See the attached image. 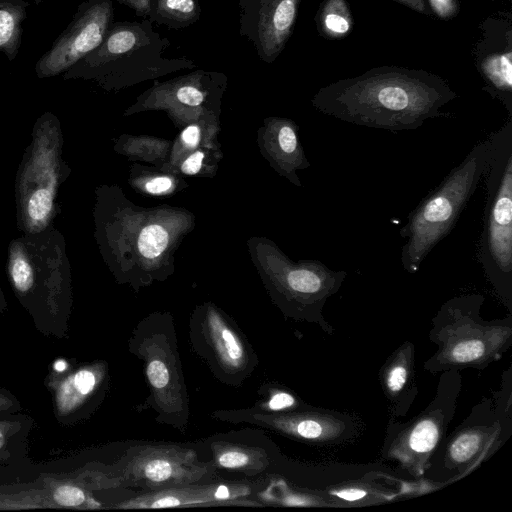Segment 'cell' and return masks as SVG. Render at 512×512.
Returning <instances> with one entry per match:
<instances>
[{
	"label": "cell",
	"mask_w": 512,
	"mask_h": 512,
	"mask_svg": "<svg viewBox=\"0 0 512 512\" xmlns=\"http://www.w3.org/2000/svg\"><path fill=\"white\" fill-rule=\"evenodd\" d=\"M456 97L434 73L381 66L322 87L312 104L341 121L399 132L415 130L428 119L450 117L441 108Z\"/></svg>",
	"instance_id": "1"
},
{
	"label": "cell",
	"mask_w": 512,
	"mask_h": 512,
	"mask_svg": "<svg viewBox=\"0 0 512 512\" xmlns=\"http://www.w3.org/2000/svg\"><path fill=\"white\" fill-rule=\"evenodd\" d=\"M22 410L18 398L5 388H0V416L16 414Z\"/></svg>",
	"instance_id": "29"
},
{
	"label": "cell",
	"mask_w": 512,
	"mask_h": 512,
	"mask_svg": "<svg viewBox=\"0 0 512 512\" xmlns=\"http://www.w3.org/2000/svg\"><path fill=\"white\" fill-rule=\"evenodd\" d=\"M211 451L215 468L250 476L264 472L270 464L268 453L261 447L220 440L211 443Z\"/></svg>",
	"instance_id": "16"
},
{
	"label": "cell",
	"mask_w": 512,
	"mask_h": 512,
	"mask_svg": "<svg viewBox=\"0 0 512 512\" xmlns=\"http://www.w3.org/2000/svg\"><path fill=\"white\" fill-rule=\"evenodd\" d=\"M336 495L345 500L354 501L360 499L361 497H364L366 495V492L361 489L352 488L339 491L336 493Z\"/></svg>",
	"instance_id": "35"
},
{
	"label": "cell",
	"mask_w": 512,
	"mask_h": 512,
	"mask_svg": "<svg viewBox=\"0 0 512 512\" xmlns=\"http://www.w3.org/2000/svg\"><path fill=\"white\" fill-rule=\"evenodd\" d=\"M494 133L484 175L486 200L478 259L499 298L512 306V117Z\"/></svg>",
	"instance_id": "5"
},
{
	"label": "cell",
	"mask_w": 512,
	"mask_h": 512,
	"mask_svg": "<svg viewBox=\"0 0 512 512\" xmlns=\"http://www.w3.org/2000/svg\"><path fill=\"white\" fill-rule=\"evenodd\" d=\"M251 483H191L150 490L113 505L115 509H158L193 506H262L248 499L254 492Z\"/></svg>",
	"instance_id": "14"
},
{
	"label": "cell",
	"mask_w": 512,
	"mask_h": 512,
	"mask_svg": "<svg viewBox=\"0 0 512 512\" xmlns=\"http://www.w3.org/2000/svg\"><path fill=\"white\" fill-rule=\"evenodd\" d=\"M189 341L213 376L229 386H241L259 363L257 354L237 325L213 307L193 315Z\"/></svg>",
	"instance_id": "10"
},
{
	"label": "cell",
	"mask_w": 512,
	"mask_h": 512,
	"mask_svg": "<svg viewBox=\"0 0 512 512\" xmlns=\"http://www.w3.org/2000/svg\"><path fill=\"white\" fill-rule=\"evenodd\" d=\"M263 400L255 404L252 408L270 413L288 412L296 410L298 400L295 396L283 389L267 388L262 391Z\"/></svg>",
	"instance_id": "24"
},
{
	"label": "cell",
	"mask_w": 512,
	"mask_h": 512,
	"mask_svg": "<svg viewBox=\"0 0 512 512\" xmlns=\"http://www.w3.org/2000/svg\"><path fill=\"white\" fill-rule=\"evenodd\" d=\"M198 0H151L148 20L153 24L179 30L188 27L200 18Z\"/></svg>",
	"instance_id": "20"
},
{
	"label": "cell",
	"mask_w": 512,
	"mask_h": 512,
	"mask_svg": "<svg viewBox=\"0 0 512 512\" xmlns=\"http://www.w3.org/2000/svg\"><path fill=\"white\" fill-rule=\"evenodd\" d=\"M203 157L204 155L202 152H196L192 154L183 163L182 171L190 175L196 174L201 168Z\"/></svg>",
	"instance_id": "31"
},
{
	"label": "cell",
	"mask_w": 512,
	"mask_h": 512,
	"mask_svg": "<svg viewBox=\"0 0 512 512\" xmlns=\"http://www.w3.org/2000/svg\"><path fill=\"white\" fill-rule=\"evenodd\" d=\"M412 359L413 350L405 345L383 367L382 385L390 399H400L411 376Z\"/></svg>",
	"instance_id": "22"
},
{
	"label": "cell",
	"mask_w": 512,
	"mask_h": 512,
	"mask_svg": "<svg viewBox=\"0 0 512 512\" xmlns=\"http://www.w3.org/2000/svg\"><path fill=\"white\" fill-rule=\"evenodd\" d=\"M14 296L44 336L64 338L73 306L64 235L54 226L10 241L5 266Z\"/></svg>",
	"instance_id": "2"
},
{
	"label": "cell",
	"mask_w": 512,
	"mask_h": 512,
	"mask_svg": "<svg viewBox=\"0 0 512 512\" xmlns=\"http://www.w3.org/2000/svg\"><path fill=\"white\" fill-rule=\"evenodd\" d=\"M167 243L166 230L159 225H149L139 235L138 249L144 257L153 259L165 250Z\"/></svg>",
	"instance_id": "25"
},
{
	"label": "cell",
	"mask_w": 512,
	"mask_h": 512,
	"mask_svg": "<svg viewBox=\"0 0 512 512\" xmlns=\"http://www.w3.org/2000/svg\"><path fill=\"white\" fill-rule=\"evenodd\" d=\"M432 12L440 19L450 20L459 13L458 0H428Z\"/></svg>",
	"instance_id": "28"
},
{
	"label": "cell",
	"mask_w": 512,
	"mask_h": 512,
	"mask_svg": "<svg viewBox=\"0 0 512 512\" xmlns=\"http://www.w3.org/2000/svg\"><path fill=\"white\" fill-rule=\"evenodd\" d=\"M318 31L330 39H341L353 28V18L346 0H324L316 15Z\"/></svg>",
	"instance_id": "21"
},
{
	"label": "cell",
	"mask_w": 512,
	"mask_h": 512,
	"mask_svg": "<svg viewBox=\"0 0 512 512\" xmlns=\"http://www.w3.org/2000/svg\"><path fill=\"white\" fill-rule=\"evenodd\" d=\"M132 9L136 16L147 19L151 9V0H117Z\"/></svg>",
	"instance_id": "30"
},
{
	"label": "cell",
	"mask_w": 512,
	"mask_h": 512,
	"mask_svg": "<svg viewBox=\"0 0 512 512\" xmlns=\"http://www.w3.org/2000/svg\"><path fill=\"white\" fill-rule=\"evenodd\" d=\"M53 503L58 507L96 509L102 508L87 489L70 482L60 483L51 491Z\"/></svg>",
	"instance_id": "23"
},
{
	"label": "cell",
	"mask_w": 512,
	"mask_h": 512,
	"mask_svg": "<svg viewBox=\"0 0 512 512\" xmlns=\"http://www.w3.org/2000/svg\"><path fill=\"white\" fill-rule=\"evenodd\" d=\"M278 145L285 155L290 156L292 159L296 158L309 166V163L303 158L296 131L291 124L285 123L281 126L278 132Z\"/></svg>",
	"instance_id": "26"
},
{
	"label": "cell",
	"mask_w": 512,
	"mask_h": 512,
	"mask_svg": "<svg viewBox=\"0 0 512 512\" xmlns=\"http://www.w3.org/2000/svg\"><path fill=\"white\" fill-rule=\"evenodd\" d=\"M480 72L487 87L485 90L500 100L512 117V51L511 46L489 52L480 59Z\"/></svg>",
	"instance_id": "17"
},
{
	"label": "cell",
	"mask_w": 512,
	"mask_h": 512,
	"mask_svg": "<svg viewBox=\"0 0 512 512\" xmlns=\"http://www.w3.org/2000/svg\"><path fill=\"white\" fill-rule=\"evenodd\" d=\"M479 294L462 295L443 304L434 323L433 335L440 338L438 353L430 369L483 367L496 360L509 346L510 320L486 322L479 311L483 303Z\"/></svg>",
	"instance_id": "8"
},
{
	"label": "cell",
	"mask_w": 512,
	"mask_h": 512,
	"mask_svg": "<svg viewBox=\"0 0 512 512\" xmlns=\"http://www.w3.org/2000/svg\"><path fill=\"white\" fill-rule=\"evenodd\" d=\"M200 132L196 125L188 126L182 133V140L190 147L197 146L199 142Z\"/></svg>",
	"instance_id": "33"
},
{
	"label": "cell",
	"mask_w": 512,
	"mask_h": 512,
	"mask_svg": "<svg viewBox=\"0 0 512 512\" xmlns=\"http://www.w3.org/2000/svg\"><path fill=\"white\" fill-rule=\"evenodd\" d=\"M113 18L111 0H91L37 64L39 77L60 74L95 50L103 41Z\"/></svg>",
	"instance_id": "13"
},
{
	"label": "cell",
	"mask_w": 512,
	"mask_h": 512,
	"mask_svg": "<svg viewBox=\"0 0 512 512\" xmlns=\"http://www.w3.org/2000/svg\"><path fill=\"white\" fill-rule=\"evenodd\" d=\"M301 0H238L239 34L257 56L272 64L283 51L296 22Z\"/></svg>",
	"instance_id": "12"
},
{
	"label": "cell",
	"mask_w": 512,
	"mask_h": 512,
	"mask_svg": "<svg viewBox=\"0 0 512 512\" xmlns=\"http://www.w3.org/2000/svg\"><path fill=\"white\" fill-rule=\"evenodd\" d=\"M404 6L412 9L413 11H416L421 14L429 15L430 12L427 8V4L425 0H395Z\"/></svg>",
	"instance_id": "34"
},
{
	"label": "cell",
	"mask_w": 512,
	"mask_h": 512,
	"mask_svg": "<svg viewBox=\"0 0 512 512\" xmlns=\"http://www.w3.org/2000/svg\"><path fill=\"white\" fill-rule=\"evenodd\" d=\"M450 418L448 408L428 407L393 438L390 445L391 457L398 459L410 471L421 474Z\"/></svg>",
	"instance_id": "15"
},
{
	"label": "cell",
	"mask_w": 512,
	"mask_h": 512,
	"mask_svg": "<svg viewBox=\"0 0 512 512\" xmlns=\"http://www.w3.org/2000/svg\"><path fill=\"white\" fill-rule=\"evenodd\" d=\"M172 185V181L167 177H158L152 179L146 184V189L152 194H159L168 190Z\"/></svg>",
	"instance_id": "32"
},
{
	"label": "cell",
	"mask_w": 512,
	"mask_h": 512,
	"mask_svg": "<svg viewBox=\"0 0 512 512\" xmlns=\"http://www.w3.org/2000/svg\"><path fill=\"white\" fill-rule=\"evenodd\" d=\"M171 43L148 19L110 25L102 43L83 58L85 66L106 82L134 83L196 64L185 57H167Z\"/></svg>",
	"instance_id": "7"
},
{
	"label": "cell",
	"mask_w": 512,
	"mask_h": 512,
	"mask_svg": "<svg viewBox=\"0 0 512 512\" xmlns=\"http://www.w3.org/2000/svg\"><path fill=\"white\" fill-rule=\"evenodd\" d=\"M128 346L142 361L150 392L146 402L156 421L185 433L189 396L172 320L156 315L142 320L132 331Z\"/></svg>",
	"instance_id": "6"
},
{
	"label": "cell",
	"mask_w": 512,
	"mask_h": 512,
	"mask_svg": "<svg viewBox=\"0 0 512 512\" xmlns=\"http://www.w3.org/2000/svg\"><path fill=\"white\" fill-rule=\"evenodd\" d=\"M19 18L9 9H0V48L13 45L17 39Z\"/></svg>",
	"instance_id": "27"
},
{
	"label": "cell",
	"mask_w": 512,
	"mask_h": 512,
	"mask_svg": "<svg viewBox=\"0 0 512 512\" xmlns=\"http://www.w3.org/2000/svg\"><path fill=\"white\" fill-rule=\"evenodd\" d=\"M33 419L28 415L0 416V463L7 464L23 457Z\"/></svg>",
	"instance_id": "19"
},
{
	"label": "cell",
	"mask_w": 512,
	"mask_h": 512,
	"mask_svg": "<svg viewBox=\"0 0 512 512\" xmlns=\"http://www.w3.org/2000/svg\"><path fill=\"white\" fill-rule=\"evenodd\" d=\"M8 308V303H7V300L5 298V295H4V292L2 290V287H1V283H0V313H4Z\"/></svg>",
	"instance_id": "36"
},
{
	"label": "cell",
	"mask_w": 512,
	"mask_h": 512,
	"mask_svg": "<svg viewBox=\"0 0 512 512\" xmlns=\"http://www.w3.org/2000/svg\"><path fill=\"white\" fill-rule=\"evenodd\" d=\"M108 378V366L102 360L64 363V367L55 363L44 385L51 393L56 420L73 425L88 418L102 402Z\"/></svg>",
	"instance_id": "11"
},
{
	"label": "cell",
	"mask_w": 512,
	"mask_h": 512,
	"mask_svg": "<svg viewBox=\"0 0 512 512\" xmlns=\"http://www.w3.org/2000/svg\"><path fill=\"white\" fill-rule=\"evenodd\" d=\"M212 463L201 462L196 452L175 444H144L130 447L102 474L104 488L132 487L150 490L199 483L214 475Z\"/></svg>",
	"instance_id": "9"
},
{
	"label": "cell",
	"mask_w": 512,
	"mask_h": 512,
	"mask_svg": "<svg viewBox=\"0 0 512 512\" xmlns=\"http://www.w3.org/2000/svg\"><path fill=\"white\" fill-rule=\"evenodd\" d=\"M493 148L494 133H491L409 214L399 231L406 239L400 257L405 271L418 272L427 255L453 229L488 169Z\"/></svg>",
	"instance_id": "3"
},
{
	"label": "cell",
	"mask_w": 512,
	"mask_h": 512,
	"mask_svg": "<svg viewBox=\"0 0 512 512\" xmlns=\"http://www.w3.org/2000/svg\"><path fill=\"white\" fill-rule=\"evenodd\" d=\"M64 137L56 115L37 118L15 176L16 225L22 233H37L60 212L59 189L71 174L63 155Z\"/></svg>",
	"instance_id": "4"
},
{
	"label": "cell",
	"mask_w": 512,
	"mask_h": 512,
	"mask_svg": "<svg viewBox=\"0 0 512 512\" xmlns=\"http://www.w3.org/2000/svg\"><path fill=\"white\" fill-rule=\"evenodd\" d=\"M492 427H469L458 432L448 446V457L452 464L464 465L480 461L487 456L489 449L493 447L498 437Z\"/></svg>",
	"instance_id": "18"
}]
</instances>
